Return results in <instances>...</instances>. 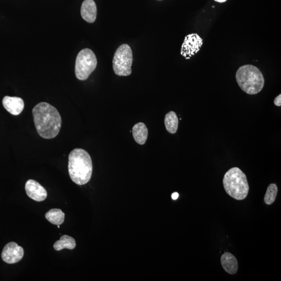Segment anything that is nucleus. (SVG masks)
Wrapping results in <instances>:
<instances>
[{
	"label": "nucleus",
	"instance_id": "f257e3e1",
	"mask_svg": "<svg viewBox=\"0 0 281 281\" xmlns=\"http://www.w3.org/2000/svg\"><path fill=\"white\" fill-rule=\"evenodd\" d=\"M35 125L37 134L45 139L57 137L62 127V118L55 107L46 102H41L33 109Z\"/></svg>",
	"mask_w": 281,
	"mask_h": 281
},
{
	"label": "nucleus",
	"instance_id": "f03ea898",
	"mask_svg": "<svg viewBox=\"0 0 281 281\" xmlns=\"http://www.w3.org/2000/svg\"><path fill=\"white\" fill-rule=\"evenodd\" d=\"M93 171L92 159L82 148H74L69 157V173L71 180L77 185L87 184L91 179Z\"/></svg>",
	"mask_w": 281,
	"mask_h": 281
},
{
	"label": "nucleus",
	"instance_id": "7ed1b4c3",
	"mask_svg": "<svg viewBox=\"0 0 281 281\" xmlns=\"http://www.w3.org/2000/svg\"><path fill=\"white\" fill-rule=\"evenodd\" d=\"M236 79L240 88L250 95H257L265 85V78L260 70L255 66L245 65L236 73Z\"/></svg>",
	"mask_w": 281,
	"mask_h": 281
},
{
	"label": "nucleus",
	"instance_id": "20e7f679",
	"mask_svg": "<svg viewBox=\"0 0 281 281\" xmlns=\"http://www.w3.org/2000/svg\"><path fill=\"white\" fill-rule=\"evenodd\" d=\"M224 189L232 198L242 201L246 198L249 187L247 177L239 168L233 167L225 174Z\"/></svg>",
	"mask_w": 281,
	"mask_h": 281
},
{
	"label": "nucleus",
	"instance_id": "39448f33",
	"mask_svg": "<svg viewBox=\"0 0 281 281\" xmlns=\"http://www.w3.org/2000/svg\"><path fill=\"white\" fill-rule=\"evenodd\" d=\"M133 53L127 44L120 45L116 50L113 60L112 68L116 74L119 76H128L132 72Z\"/></svg>",
	"mask_w": 281,
	"mask_h": 281
},
{
	"label": "nucleus",
	"instance_id": "423d86ee",
	"mask_svg": "<svg viewBox=\"0 0 281 281\" xmlns=\"http://www.w3.org/2000/svg\"><path fill=\"white\" fill-rule=\"evenodd\" d=\"M98 64L96 56L89 49L82 50L78 54L75 65V74L78 79L87 80L96 70Z\"/></svg>",
	"mask_w": 281,
	"mask_h": 281
},
{
	"label": "nucleus",
	"instance_id": "0eeeda50",
	"mask_svg": "<svg viewBox=\"0 0 281 281\" xmlns=\"http://www.w3.org/2000/svg\"><path fill=\"white\" fill-rule=\"evenodd\" d=\"M203 44V40L198 34L187 35L182 45L181 54L186 60H189L200 51Z\"/></svg>",
	"mask_w": 281,
	"mask_h": 281
},
{
	"label": "nucleus",
	"instance_id": "6e6552de",
	"mask_svg": "<svg viewBox=\"0 0 281 281\" xmlns=\"http://www.w3.org/2000/svg\"><path fill=\"white\" fill-rule=\"evenodd\" d=\"M24 255L23 247L16 243H8L4 246L1 254L2 260L8 264H14L21 261Z\"/></svg>",
	"mask_w": 281,
	"mask_h": 281
},
{
	"label": "nucleus",
	"instance_id": "1a4fd4ad",
	"mask_svg": "<svg viewBox=\"0 0 281 281\" xmlns=\"http://www.w3.org/2000/svg\"><path fill=\"white\" fill-rule=\"evenodd\" d=\"M25 190L28 197L36 202H42L48 196L44 187L39 183L32 179L26 182Z\"/></svg>",
	"mask_w": 281,
	"mask_h": 281
},
{
	"label": "nucleus",
	"instance_id": "9d476101",
	"mask_svg": "<svg viewBox=\"0 0 281 281\" xmlns=\"http://www.w3.org/2000/svg\"><path fill=\"white\" fill-rule=\"evenodd\" d=\"M4 108L11 114L17 116L22 113L24 109V102L21 98L5 97L2 100Z\"/></svg>",
	"mask_w": 281,
	"mask_h": 281
},
{
	"label": "nucleus",
	"instance_id": "9b49d317",
	"mask_svg": "<svg viewBox=\"0 0 281 281\" xmlns=\"http://www.w3.org/2000/svg\"><path fill=\"white\" fill-rule=\"evenodd\" d=\"M81 15L84 21L93 23L96 20L97 7L93 0H84L81 7Z\"/></svg>",
	"mask_w": 281,
	"mask_h": 281
},
{
	"label": "nucleus",
	"instance_id": "f8f14e48",
	"mask_svg": "<svg viewBox=\"0 0 281 281\" xmlns=\"http://www.w3.org/2000/svg\"><path fill=\"white\" fill-rule=\"evenodd\" d=\"M221 263L223 269L230 275L237 274L238 270V262L233 255L227 252L221 257Z\"/></svg>",
	"mask_w": 281,
	"mask_h": 281
},
{
	"label": "nucleus",
	"instance_id": "ddd939ff",
	"mask_svg": "<svg viewBox=\"0 0 281 281\" xmlns=\"http://www.w3.org/2000/svg\"><path fill=\"white\" fill-rule=\"evenodd\" d=\"M148 134V129L143 123H137L133 128L134 138L139 144L143 145L146 143Z\"/></svg>",
	"mask_w": 281,
	"mask_h": 281
},
{
	"label": "nucleus",
	"instance_id": "4468645a",
	"mask_svg": "<svg viewBox=\"0 0 281 281\" xmlns=\"http://www.w3.org/2000/svg\"><path fill=\"white\" fill-rule=\"evenodd\" d=\"M165 125L168 133L171 134H175L176 133L178 126H179V119L174 111H170L166 115Z\"/></svg>",
	"mask_w": 281,
	"mask_h": 281
},
{
	"label": "nucleus",
	"instance_id": "2eb2a0df",
	"mask_svg": "<svg viewBox=\"0 0 281 281\" xmlns=\"http://www.w3.org/2000/svg\"><path fill=\"white\" fill-rule=\"evenodd\" d=\"M76 246L75 240L69 236H63L60 240L56 241L53 246L54 249L60 251L63 249H73Z\"/></svg>",
	"mask_w": 281,
	"mask_h": 281
},
{
	"label": "nucleus",
	"instance_id": "dca6fc26",
	"mask_svg": "<svg viewBox=\"0 0 281 281\" xmlns=\"http://www.w3.org/2000/svg\"><path fill=\"white\" fill-rule=\"evenodd\" d=\"M45 218L54 225H61L65 220V213L60 209H52L45 214Z\"/></svg>",
	"mask_w": 281,
	"mask_h": 281
},
{
	"label": "nucleus",
	"instance_id": "f3484780",
	"mask_svg": "<svg viewBox=\"0 0 281 281\" xmlns=\"http://www.w3.org/2000/svg\"><path fill=\"white\" fill-rule=\"evenodd\" d=\"M278 192V189L276 184L271 183L269 185L264 198V201L267 205H270L275 202Z\"/></svg>",
	"mask_w": 281,
	"mask_h": 281
},
{
	"label": "nucleus",
	"instance_id": "a211bd4d",
	"mask_svg": "<svg viewBox=\"0 0 281 281\" xmlns=\"http://www.w3.org/2000/svg\"><path fill=\"white\" fill-rule=\"evenodd\" d=\"M274 103L277 106L280 107L281 106V95H279L275 98Z\"/></svg>",
	"mask_w": 281,
	"mask_h": 281
},
{
	"label": "nucleus",
	"instance_id": "6ab92c4d",
	"mask_svg": "<svg viewBox=\"0 0 281 281\" xmlns=\"http://www.w3.org/2000/svg\"><path fill=\"white\" fill-rule=\"evenodd\" d=\"M178 197H179V194L176 192L174 193L172 195V198L174 200H176Z\"/></svg>",
	"mask_w": 281,
	"mask_h": 281
},
{
	"label": "nucleus",
	"instance_id": "aec40b11",
	"mask_svg": "<svg viewBox=\"0 0 281 281\" xmlns=\"http://www.w3.org/2000/svg\"><path fill=\"white\" fill-rule=\"evenodd\" d=\"M214 1L218 3H224L228 1V0H214Z\"/></svg>",
	"mask_w": 281,
	"mask_h": 281
}]
</instances>
